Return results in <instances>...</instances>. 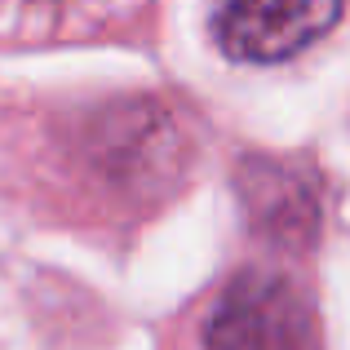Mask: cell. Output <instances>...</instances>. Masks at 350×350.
Wrapping results in <instances>:
<instances>
[{
  "mask_svg": "<svg viewBox=\"0 0 350 350\" xmlns=\"http://www.w3.org/2000/svg\"><path fill=\"white\" fill-rule=\"evenodd\" d=\"M208 350H315V310L271 271H239L204 328Z\"/></svg>",
  "mask_w": 350,
  "mask_h": 350,
  "instance_id": "cell-1",
  "label": "cell"
},
{
  "mask_svg": "<svg viewBox=\"0 0 350 350\" xmlns=\"http://www.w3.org/2000/svg\"><path fill=\"white\" fill-rule=\"evenodd\" d=\"M342 18V0H226L217 44L239 62H284Z\"/></svg>",
  "mask_w": 350,
  "mask_h": 350,
  "instance_id": "cell-2",
  "label": "cell"
},
{
  "mask_svg": "<svg viewBox=\"0 0 350 350\" xmlns=\"http://www.w3.org/2000/svg\"><path fill=\"white\" fill-rule=\"evenodd\" d=\"M244 200L253 217L280 239H310L315 235V196L310 187L284 164H248L244 169Z\"/></svg>",
  "mask_w": 350,
  "mask_h": 350,
  "instance_id": "cell-3",
  "label": "cell"
}]
</instances>
